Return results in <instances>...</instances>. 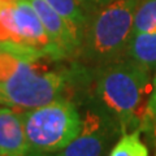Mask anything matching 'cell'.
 Here are the masks:
<instances>
[{
    "label": "cell",
    "mask_w": 156,
    "mask_h": 156,
    "mask_svg": "<svg viewBox=\"0 0 156 156\" xmlns=\"http://www.w3.org/2000/svg\"><path fill=\"white\" fill-rule=\"evenodd\" d=\"M39 58L16 43L0 42V105L26 111L64 99L70 74L46 69Z\"/></svg>",
    "instance_id": "cell-1"
},
{
    "label": "cell",
    "mask_w": 156,
    "mask_h": 156,
    "mask_svg": "<svg viewBox=\"0 0 156 156\" xmlns=\"http://www.w3.org/2000/svg\"><path fill=\"white\" fill-rule=\"evenodd\" d=\"M152 73L126 57L96 68L95 96L105 112L117 119L122 131L136 130L147 113Z\"/></svg>",
    "instance_id": "cell-2"
},
{
    "label": "cell",
    "mask_w": 156,
    "mask_h": 156,
    "mask_svg": "<svg viewBox=\"0 0 156 156\" xmlns=\"http://www.w3.org/2000/svg\"><path fill=\"white\" fill-rule=\"evenodd\" d=\"M136 4L138 0H112L92 12L83 29L78 56L94 68L124 57L133 34Z\"/></svg>",
    "instance_id": "cell-3"
},
{
    "label": "cell",
    "mask_w": 156,
    "mask_h": 156,
    "mask_svg": "<svg viewBox=\"0 0 156 156\" xmlns=\"http://www.w3.org/2000/svg\"><path fill=\"white\" fill-rule=\"evenodd\" d=\"M29 146L27 156H47L66 147L81 133L82 117L66 99L20 111Z\"/></svg>",
    "instance_id": "cell-4"
},
{
    "label": "cell",
    "mask_w": 156,
    "mask_h": 156,
    "mask_svg": "<svg viewBox=\"0 0 156 156\" xmlns=\"http://www.w3.org/2000/svg\"><path fill=\"white\" fill-rule=\"evenodd\" d=\"M113 135L111 117L87 111L82 119V129L72 142L56 154L47 156H104Z\"/></svg>",
    "instance_id": "cell-5"
},
{
    "label": "cell",
    "mask_w": 156,
    "mask_h": 156,
    "mask_svg": "<svg viewBox=\"0 0 156 156\" xmlns=\"http://www.w3.org/2000/svg\"><path fill=\"white\" fill-rule=\"evenodd\" d=\"M29 3L35 9L47 34L55 43L62 57L78 55L82 34L53 11L44 0H29Z\"/></svg>",
    "instance_id": "cell-6"
},
{
    "label": "cell",
    "mask_w": 156,
    "mask_h": 156,
    "mask_svg": "<svg viewBox=\"0 0 156 156\" xmlns=\"http://www.w3.org/2000/svg\"><path fill=\"white\" fill-rule=\"evenodd\" d=\"M29 146L21 112L0 105V156H27Z\"/></svg>",
    "instance_id": "cell-7"
},
{
    "label": "cell",
    "mask_w": 156,
    "mask_h": 156,
    "mask_svg": "<svg viewBox=\"0 0 156 156\" xmlns=\"http://www.w3.org/2000/svg\"><path fill=\"white\" fill-rule=\"evenodd\" d=\"M124 57L151 73L156 72V31L131 34Z\"/></svg>",
    "instance_id": "cell-8"
},
{
    "label": "cell",
    "mask_w": 156,
    "mask_h": 156,
    "mask_svg": "<svg viewBox=\"0 0 156 156\" xmlns=\"http://www.w3.org/2000/svg\"><path fill=\"white\" fill-rule=\"evenodd\" d=\"M44 2L56 13L66 20L73 27H76L81 34H83V29L90 14L77 0H44Z\"/></svg>",
    "instance_id": "cell-9"
},
{
    "label": "cell",
    "mask_w": 156,
    "mask_h": 156,
    "mask_svg": "<svg viewBox=\"0 0 156 156\" xmlns=\"http://www.w3.org/2000/svg\"><path fill=\"white\" fill-rule=\"evenodd\" d=\"M109 156H148V150L140 139V131L136 129L125 133L112 147Z\"/></svg>",
    "instance_id": "cell-10"
},
{
    "label": "cell",
    "mask_w": 156,
    "mask_h": 156,
    "mask_svg": "<svg viewBox=\"0 0 156 156\" xmlns=\"http://www.w3.org/2000/svg\"><path fill=\"white\" fill-rule=\"evenodd\" d=\"M147 31H156V0H138L133 20V34Z\"/></svg>",
    "instance_id": "cell-11"
},
{
    "label": "cell",
    "mask_w": 156,
    "mask_h": 156,
    "mask_svg": "<svg viewBox=\"0 0 156 156\" xmlns=\"http://www.w3.org/2000/svg\"><path fill=\"white\" fill-rule=\"evenodd\" d=\"M77 2L83 7V9L87 13L91 14L92 12L98 11L99 8L107 5V4L111 3L112 0H77Z\"/></svg>",
    "instance_id": "cell-12"
},
{
    "label": "cell",
    "mask_w": 156,
    "mask_h": 156,
    "mask_svg": "<svg viewBox=\"0 0 156 156\" xmlns=\"http://www.w3.org/2000/svg\"><path fill=\"white\" fill-rule=\"evenodd\" d=\"M146 117H148V119L156 125V96L155 98H151V99L148 100L147 113H146Z\"/></svg>",
    "instance_id": "cell-13"
},
{
    "label": "cell",
    "mask_w": 156,
    "mask_h": 156,
    "mask_svg": "<svg viewBox=\"0 0 156 156\" xmlns=\"http://www.w3.org/2000/svg\"><path fill=\"white\" fill-rule=\"evenodd\" d=\"M155 96H156V72H155V76L152 78V92H151L150 99L151 98H155Z\"/></svg>",
    "instance_id": "cell-14"
},
{
    "label": "cell",
    "mask_w": 156,
    "mask_h": 156,
    "mask_svg": "<svg viewBox=\"0 0 156 156\" xmlns=\"http://www.w3.org/2000/svg\"><path fill=\"white\" fill-rule=\"evenodd\" d=\"M14 2H16V0H0V9L4 8L5 5H8V4L14 3Z\"/></svg>",
    "instance_id": "cell-15"
}]
</instances>
